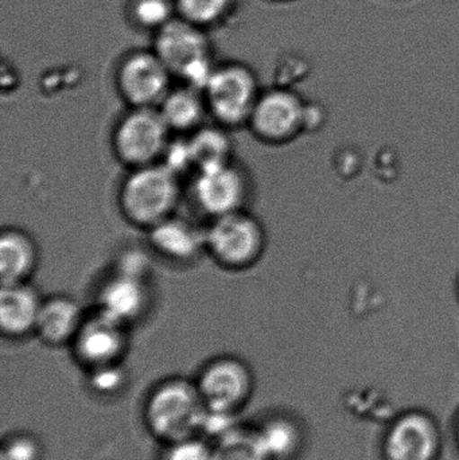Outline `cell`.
Masks as SVG:
<instances>
[{"label": "cell", "instance_id": "6da1fadb", "mask_svg": "<svg viewBox=\"0 0 459 460\" xmlns=\"http://www.w3.org/2000/svg\"><path fill=\"white\" fill-rule=\"evenodd\" d=\"M207 405L194 378L170 376L148 391L143 402V423L161 445L196 437L201 431Z\"/></svg>", "mask_w": 459, "mask_h": 460}, {"label": "cell", "instance_id": "7a4b0ae2", "mask_svg": "<svg viewBox=\"0 0 459 460\" xmlns=\"http://www.w3.org/2000/svg\"><path fill=\"white\" fill-rule=\"evenodd\" d=\"M183 197L182 178L163 164L129 169L118 188V209L134 228L147 232L177 213Z\"/></svg>", "mask_w": 459, "mask_h": 460}, {"label": "cell", "instance_id": "3957f363", "mask_svg": "<svg viewBox=\"0 0 459 460\" xmlns=\"http://www.w3.org/2000/svg\"><path fill=\"white\" fill-rule=\"evenodd\" d=\"M153 50L172 77L199 91H204L217 66L207 30L181 16L154 34Z\"/></svg>", "mask_w": 459, "mask_h": 460}, {"label": "cell", "instance_id": "277c9868", "mask_svg": "<svg viewBox=\"0 0 459 460\" xmlns=\"http://www.w3.org/2000/svg\"><path fill=\"white\" fill-rule=\"evenodd\" d=\"M207 256L228 272H244L259 264L266 253V228L250 210L209 220L205 226Z\"/></svg>", "mask_w": 459, "mask_h": 460}, {"label": "cell", "instance_id": "5b68a950", "mask_svg": "<svg viewBox=\"0 0 459 460\" xmlns=\"http://www.w3.org/2000/svg\"><path fill=\"white\" fill-rule=\"evenodd\" d=\"M202 92L210 119L232 131L248 126L263 89L252 67L234 61L217 64Z\"/></svg>", "mask_w": 459, "mask_h": 460}, {"label": "cell", "instance_id": "8992f818", "mask_svg": "<svg viewBox=\"0 0 459 460\" xmlns=\"http://www.w3.org/2000/svg\"><path fill=\"white\" fill-rule=\"evenodd\" d=\"M158 107H127L110 132V148L127 169L158 164L172 140Z\"/></svg>", "mask_w": 459, "mask_h": 460}, {"label": "cell", "instance_id": "52a82bcc", "mask_svg": "<svg viewBox=\"0 0 459 460\" xmlns=\"http://www.w3.org/2000/svg\"><path fill=\"white\" fill-rule=\"evenodd\" d=\"M121 260L97 286L94 308L131 329L150 314L154 303L153 284L145 261Z\"/></svg>", "mask_w": 459, "mask_h": 460}, {"label": "cell", "instance_id": "ba28073f", "mask_svg": "<svg viewBox=\"0 0 459 460\" xmlns=\"http://www.w3.org/2000/svg\"><path fill=\"white\" fill-rule=\"evenodd\" d=\"M197 388L207 410L242 415L255 394L252 367L236 354L207 359L196 377Z\"/></svg>", "mask_w": 459, "mask_h": 460}, {"label": "cell", "instance_id": "9c48e42d", "mask_svg": "<svg viewBox=\"0 0 459 460\" xmlns=\"http://www.w3.org/2000/svg\"><path fill=\"white\" fill-rule=\"evenodd\" d=\"M252 196L250 172L236 159L193 174L191 199L209 220L248 209Z\"/></svg>", "mask_w": 459, "mask_h": 460}, {"label": "cell", "instance_id": "30bf717a", "mask_svg": "<svg viewBox=\"0 0 459 460\" xmlns=\"http://www.w3.org/2000/svg\"><path fill=\"white\" fill-rule=\"evenodd\" d=\"M307 102L290 86L277 85L261 93L247 128L269 146H285L305 134Z\"/></svg>", "mask_w": 459, "mask_h": 460}, {"label": "cell", "instance_id": "8fae6325", "mask_svg": "<svg viewBox=\"0 0 459 460\" xmlns=\"http://www.w3.org/2000/svg\"><path fill=\"white\" fill-rule=\"evenodd\" d=\"M380 450L383 460H439L444 438L438 421L428 411H404L388 423Z\"/></svg>", "mask_w": 459, "mask_h": 460}, {"label": "cell", "instance_id": "7c38bea8", "mask_svg": "<svg viewBox=\"0 0 459 460\" xmlns=\"http://www.w3.org/2000/svg\"><path fill=\"white\" fill-rule=\"evenodd\" d=\"M172 78L153 49H137L116 66V91L127 107H158L172 88Z\"/></svg>", "mask_w": 459, "mask_h": 460}, {"label": "cell", "instance_id": "4fadbf2b", "mask_svg": "<svg viewBox=\"0 0 459 460\" xmlns=\"http://www.w3.org/2000/svg\"><path fill=\"white\" fill-rule=\"evenodd\" d=\"M129 330L97 308L88 311L69 346L75 364L88 372L124 362L129 350Z\"/></svg>", "mask_w": 459, "mask_h": 460}, {"label": "cell", "instance_id": "5bb4252c", "mask_svg": "<svg viewBox=\"0 0 459 460\" xmlns=\"http://www.w3.org/2000/svg\"><path fill=\"white\" fill-rule=\"evenodd\" d=\"M145 233L148 249L169 264L189 267L207 254L205 226L177 213Z\"/></svg>", "mask_w": 459, "mask_h": 460}, {"label": "cell", "instance_id": "9a60e30c", "mask_svg": "<svg viewBox=\"0 0 459 460\" xmlns=\"http://www.w3.org/2000/svg\"><path fill=\"white\" fill-rule=\"evenodd\" d=\"M88 311L66 294L43 297L38 314L35 337L49 348H69Z\"/></svg>", "mask_w": 459, "mask_h": 460}, {"label": "cell", "instance_id": "2e32d148", "mask_svg": "<svg viewBox=\"0 0 459 460\" xmlns=\"http://www.w3.org/2000/svg\"><path fill=\"white\" fill-rule=\"evenodd\" d=\"M43 296L29 283L8 284L0 289V332L8 341L35 337Z\"/></svg>", "mask_w": 459, "mask_h": 460}, {"label": "cell", "instance_id": "e0dca14e", "mask_svg": "<svg viewBox=\"0 0 459 460\" xmlns=\"http://www.w3.org/2000/svg\"><path fill=\"white\" fill-rule=\"evenodd\" d=\"M271 460H299L307 446V431L301 419L288 411H271L253 424Z\"/></svg>", "mask_w": 459, "mask_h": 460}, {"label": "cell", "instance_id": "ac0fdd59", "mask_svg": "<svg viewBox=\"0 0 459 460\" xmlns=\"http://www.w3.org/2000/svg\"><path fill=\"white\" fill-rule=\"evenodd\" d=\"M40 252L31 233L19 226H4L0 232V281L29 283L40 267Z\"/></svg>", "mask_w": 459, "mask_h": 460}, {"label": "cell", "instance_id": "d6986e66", "mask_svg": "<svg viewBox=\"0 0 459 460\" xmlns=\"http://www.w3.org/2000/svg\"><path fill=\"white\" fill-rule=\"evenodd\" d=\"M158 110L172 135H190L210 118L204 92L186 84L172 86Z\"/></svg>", "mask_w": 459, "mask_h": 460}, {"label": "cell", "instance_id": "ffe728a7", "mask_svg": "<svg viewBox=\"0 0 459 460\" xmlns=\"http://www.w3.org/2000/svg\"><path fill=\"white\" fill-rule=\"evenodd\" d=\"M186 137L190 146L194 172L234 161L231 129L213 121V123H205Z\"/></svg>", "mask_w": 459, "mask_h": 460}, {"label": "cell", "instance_id": "44dd1931", "mask_svg": "<svg viewBox=\"0 0 459 460\" xmlns=\"http://www.w3.org/2000/svg\"><path fill=\"white\" fill-rule=\"evenodd\" d=\"M213 460H271L255 426L240 424L213 443Z\"/></svg>", "mask_w": 459, "mask_h": 460}, {"label": "cell", "instance_id": "7402d4cb", "mask_svg": "<svg viewBox=\"0 0 459 460\" xmlns=\"http://www.w3.org/2000/svg\"><path fill=\"white\" fill-rule=\"evenodd\" d=\"M127 21L140 31L155 34L177 18L175 0H127Z\"/></svg>", "mask_w": 459, "mask_h": 460}, {"label": "cell", "instance_id": "603a6c76", "mask_svg": "<svg viewBox=\"0 0 459 460\" xmlns=\"http://www.w3.org/2000/svg\"><path fill=\"white\" fill-rule=\"evenodd\" d=\"M178 16L207 30L228 19L239 0H175Z\"/></svg>", "mask_w": 459, "mask_h": 460}, {"label": "cell", "instance_id": "cb8c5ba5", "mask_svg": "<svg viewBox=\"0 0 459 460\" xmlns=\"http://www.w3.org/2000/svg\"><path fill=\"white\" fill-rule=\"evenodd\" d=\"M85 373L86 389L97 399H118L129 385V373L124 362L96 367Z\"/></svg>", "mask_w": 459, "mask_h": 460}, {"label": "cell", "instance_id": "d4e9b609", "mask_svg": "<svg viewBox=\"0 0 459 460\" xmlns=\"http://www.w3.org/2000/svg\"><path fill=\"white\" fill-rule=\"evenodd\" d=\"M45 447L37 435L13 431L5 435L0 447V460H43Z\"/></svg>", "mask_w": 459, "mask_h": 460}, {"label": "cell", "instance_id": "484cf974", "mask_svg": "<svg viewBox=\"0 0 459 460\" xmlns=\"http://www.w3.org/2000/svg\"><path fill=\"white\" fill-rule=\"evenodd\" d=\"M161 460H213V443L199 435L167 443Z\"/></svg>", "mask_w": 459, "mask_h": 460}, {"label": "cell", "instance_id": "4316f807", "mask_svg": "<svg viewBox=\"0 0 459 460\" xmlns=\"http://www.w3.org/2000/svg\"><path fill=\"white\" fill-rule=\"evenodd\" d=\"M455 443H457V447L459 450V411H458L457 416H455Z\"/></svg>", "mask_w": 459, "mask_h": 460}, {"label": "cell", "instance_id": "83f0119b", "mask_svg": "<svg viewBox=\"0 0 459 460\" xmlns=\"http://www.w3.org/2000/svg\"><path fill=\"white\" fill-rule=\"evenodd\" d=\"M269 2H275V3H290V2H294V0H269Z\"/></svg>", "mask_w": 459, "mask_h": 460}, {"label": "cell", "instance_id": "f1b7e54d", "mask_svg": "<svg viewBox=\"0 0 459 460\" xmlns=\"http://www.w3.org/2000/svg\"><path fill=\"white\" fill-rule=\"evenodd\" d=\"M457 292H458V296H459V278H458V280H457Z\"/></svg>", "mask_w": 459, "mask_h": 460}]
</instances>
